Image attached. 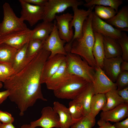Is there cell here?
<instances>
[{
    "instance_id": "obj_1",
    "label": "cell",
    "mask_w": 128,
    "mask_h": 128,
    "mask_svg": "<svg viewBox=\"0 0 128 128\" xmlns=\"http://www.w3.org/2000/svg\"><path fill=\"white\" fill-rule=\"evenodd\" d=\"M50 54L42 49L25 67L4 82V87L9 91V99L17 105L20 116L37 100L47 101L42 92L41 77L44 64Z\"/></svg>"
},
{
    "instance_id": "obj_2",
    "label": "cell",
    "mask_w": 128,
    "mask_h": 128,
    "mask_svg": "<svg viewBox=\"0 0 128 128\" xmlns=\"http://www.w3.org/2000/svg\"><path fill=\"white\" fill-rule=\"evenodd\" d=\"M92 12L84 23L82 35L69 44H66L64 48L66 52L78 55L84 59L91 66L97 67L92 53L95 37L91 26Z\"/></svg>"
},
{
    "instance_id": "obj_3",
    "label": "cell",
    "mask_w": 128,
    "mask_h": 128,
    "mask_svg": "<svg viewBox=\"0 0 128 128\" xmlns=\"http://www.w3.org/2000/svg\"><path fill=\"white\" fill-rule=\"evenodd\" d=\"M65 59L67 70L70 75L82 78L89 83L93 82L95 68L90 65L84 59L78 55L68 52Z\"/></svg>"
},
{
    "instance_id": "obj_4",
    "label": "cell",
    "mask_w": 128,
    "mask_h": 128,
    "mask_svg": "<svg viewBox=\"0 0 128 128\" xmlns=\"http://www.w3.org/2000/svg\"><path fill=\"white\" fill-rule=\"evenodd\" d=\"M89 83L82 78L71 75L65 82L53 91L54 93L59 99L73 100L86 88Z\"/></svg>"
},
{
    "instance_id": "obj_5",
    "label": "cell",
    "mask_w": 128,
    "mask_h": 128,
    "mask_svg": "<svg viewBox=\"0 0 128 128\" xmlns=\"http://www.w3.org/2000/svg\"><path fill=\"white\" fill-rule=\"evenodd\" d=\"M3 8L4 17L0 23V36L27 28L24 21L17 16L8 3H5Z\"/></svg>"
},
{
    "instance_id": "obj_6",
    "label": "cell",
    "mask_w": 128,
    "mask_h": 128,
    "mask_svg": "<svg viewBox=\"0 0 128 128\" xmlns=\"http://www.w3.org/2000/svg\"><path fill=\"white\" fill-rule=\"evenodd\" d=\"M83 2L78 0H48L45 7L43 20L52 22L55 18L56 14L61 13L69 7L83 5Z\"/></svg>"
},
{
    "instance_id": "obj_7",
    "label": "cell",
    "mask_w": 128,
    "mask_h": 128,
    "mask_svg": "<svg viewBox=\"0 0 128 128\" xmlns=\"http://www.w3.org/2000/svg\"><path fill=\"white\" fill-rule=\"evenodd\" d=\"M54 24L53 30L49 37L44 41L43 46V49L50 53L48 58L58 54L66 56L67 54L64 48L65 44L67 42L61 39L59 37L55 20H54Z\"/></svg>"
},
{
    "instance_id": "obj_8",
    "label": "cell",
    "mask_w": 128,
    "mask_h": 128,
    "mask_svg": "<svg viewBox=\"0 0 128 128\" xmlns=\"http://www.w3.org/2000/svg\"><path fill=\"white\" fill-rule=\"evenodd\" d=\"M22 8L20 17L23 21L28 22L31 26H32L39 21L43 20L45 7L36 5L26 2L23 0H20Z\"/></svg>"
},
{
    "instance_id": "obj_9",
    "label": "cell",
    "mask_w": 128,
    "mask_h": 128,
    "mask_svg": "<svg viewBox=\"0 0 128 128\" xmlns=\"http://www.w3.org/2000/svg\"><path fill=\"white\" fill-rule=\"evenodd\" d=\"M32 31L27 28L0 36V44H5L18 50L29 42Z\"/></svg>"
},
{
    "instance_id": "obj_10",
    "label": "cell",
    "mask_w": 128,
    "mask_h": 128,
    "mask_svg": "<svg viewBox=\"0 0 128 128\" xmlns=\"http://www.w3.org/2000/svg\"><path fill=\"white\" fill-rule=\"evenodd\" d=\"M95 5H93L87 10L83 9H79L78 6H75L72 8L74 12L73 18L70 23L69 27L70 29H72L73 27L75 31L73 38L71 41L67 44H70L74 39L79 38L82 35V31L83 24L85 21L88 16L92 12Z\"/></svg>"
},
{
    "instance_id": "obj_11",
    "label": "cell",
    "mask_w": 128,
    "mask_h": 128,
    "mask_svg": "<svg viewBox=\"0 0 128 128\" xmlns=\"http://www.w3.org/2000/svg\"><path fill=\"white\" fill-rule=\"evenodd\" d=\"M41 113V115L39 119L30 123L34 128L38 126L42 128H60L59 116L53 108L50 106L44 107Z\"/></svg>"
},
{
    "instance_id": "obj_12",
    "label": "cell",
    "mask_w": 128,
    "mask_h": 128,
    "mask_svg": "<svg viewBox=\"0 0 128 128\" xmlns=\"http://www.w3.org/2000/svg\"><path fill=\"white\" fill-rule=\"evenodd\" d=\"M91 26L94 32L99 33L103 36L117 40L121 37L122 31L114 27L104 21L92 12Z\"/></svg>"
},
{
    "instance_id": "obj_13",
    "label": "cell",
    "mask_w": 128,
    "mask_h": 128,
    "mask_svg": "<svg viewBox=\"0 0 128 128\" xmlns=\"http://www.w3.org/2000/svg\"><path fill=\"white\" fill-rule=\"evenodd\" d=\"M92 83L95 94H105L110 91L117 89L115 83L113 82L100 67L95 68V79Z\"/></svg>"
},
{
    "instance_id": "obj_14",
    "label": "cell",
    "mask_w": 128,
    "mask_h": 128,
    "mask_svg": "<svg viewBox=\"0 0 128 128\" xmlns=\"http://www.w3.org/2000/svg\"><path fill=\"white\" fill-rule=\"evenodd\" d=\"M73 16L72 14L69 13L55 16L56 24L59 37L67 43L71 41L74 35L73 29H70L69 27V23Z\"/></svg>"
},
{
    "instance_id": "obj_15",
    "label": "cell",
    "mask_w": 128,
    "mask_h": 128,
    "mask_svg": "<svg viewBox=\"0 0 128 128\" xmlns=\"http://www.w3.org/2000/svg\"><path fill=\"white\" fill-rule=\"evenodd\" d=\"M66 56L62 54L56 55L48 58L45 62L42 70L41 84L45 83L58 70L65 59Z\"/></svg>"
},
{
    "instance_id": "obj_16",
    "label": "cell",
    "mask_w": 128,
    "mask_h": 128,
    "mask_svg": "<svg viewBox=\"0 0 128 128\" xmlns=\"http://www.w3.org/2000/svg\"><path fill=\"white\" fill-rule=\"evenodd\" d=\"M71 75L67 71L65 59L58 70L45 83L47 88L53 91L57 89L65 82Z\"/></svg>"
},
{
    "instance_id": "obj_17",
    "label": "cell",
    "mask_w": 128,
    "mask_h": 128,
    "mask_svg": "<svg viewBox=\"0 0 128 128\" xmlns=\"http://www.w3.org/2000/svg\"><path fill=\"white\" fill-rule=\"evenodd\" d=\"M123 61L121 56L107 58L105 57L101 69L106 75L113 82H115L121 72L120 66Z\"/></svg>"
},
{
    "instance_id": "obj_18",
    "label": "cell",
    "mask_w": 128,
    "mask_h": 128,
    "mask_svg": "<svg viewBox=\"0 0 128 128\" xmlns=\"http://www.w3.org/2000/svg\"><path fill=\"white\" fill-rule=\"evenodd\" d=\"M100 119L105 122H119L128 116V104L124 103L109 111H102Z\"/></svg>"
},
{
    "instance_id": "obj_19",
    "label": "cell",
    "mask_w": 128,
    "mask_h": 128,
    "mask_svg": "<svg viewBox=\"0 0 128 128\" xmlns=\"http://www.w3.org/2000/svg\"><path fill=\"white\" fill-rule=\"evenodd\" d=\"M94 94L93 83H89L86 88L74 99L82 106L84 116L95 117L91 113L90 107L91 100Z\"/></svg>"
},
{
    "instance_id": "obj_20",
    "label": "cell",
    "mask_w": 128,
    "mask_h": 128,
    "mask_svg": "<svg viewBox=\"0 0 128 128\" xmlns=\"http://www.w3.org/2000/svg\"><path fill=\"white\" fill-rule=\"evenodd\" d=\"M122 32L128 31V6L124 5L110 19L105 21Z\"/></svg>"
},
{
    "instance_id": "obj_21",
    "label": "cell",
    "mask_w": 128,
    "mask_h": 128,
    "mask_svg": "<svg viewBox=\"0 0 128 128\" xmlns=\"http://www.w3.org/2000/svg\"><path fill=\"white\" fill-rule=\"evenodd\" d=\"M53 109L59 116L60 128H69L73 123L78 120H73L68 108L59 102H54Z\"/></svg>"
},
{
    "instance_id": "obj_22",
    "label": "cell",
    "mask_w": 128,
    "mask_h": 128,
    "mask_svg": "<svg viewBox=\"0 0 128 128\" xmlns=\"http://www.w3.org/2000/svg\"><path fill=\"white\" fill-rule=\"evenodd\" d=\"M28 42L21 48L17 50L15 54L12 65L14 71V75L25 67L36 56L29 58L27 57V50Z\"/></svg>"
},
{
    "instance_id": "obj_23",
    "label": "cell",
    "mask_w": 128,
    "mask_h": 128,
    "mask_svg": "<svg viewBox=\"0 0 128 128\" xmlns=\"http://www.w3.org/2000/svg\"><path fill=\"white\" fill-rule=\"evenodd\" d=\"M54 26V23L52 22L43 21L32 30L30 39L45 41L52 31Z\"/></svg>"
},
{
    "instance_id": "obj_24",
    "label": "cell",
    "mask_w": 128,
    "mask_h": 128,
    "mask_svg": "<svg viewBox=\"0 0 128 128\" xmlns=\"http://www.w3.org/2000/svg\"><path fill=\"white\" fill-rule=\"evenodd\" d=\"M103 42L106 58L122 56L121 49L117 40L110 37L103 36Z\"/></svg>"
},
{
    "instance_id": "obj_25",
    "label": "cell",
    "mask_w": 128,
    "mask_h": 128,
    "mask_svg": "<svg viewBox=\"0 0 128 128\" xmlns=\"http://www.w3.org/2000/svg\"><path fill=\"white\" fill-rule=\"evenodd\" d=\"M95 41L92 49V53L95 59L97 67L102 69L105 57L103 36L101 34L94 32Z\"/></svg>"
},
{
    "instance_id": "obj_26",
    "label": "cell",
    "mask_w": 128,
    "mask_h": 128,
    "mask_svg": "<svg viewBox=\"0 0 128 128\" xmlns=\"http://www.w3.org/2000/svg\"><path fill=\"white\" fill-rule=\"evenodd\" d=\"M105 94L106 99V103L102 110L103 111L110 110L125 103L123 99L118 94L117 89L111 90Z\"/></svg>"
},
{
    "instance_id": "obj_27",
    "label": "cell",
    "mask_w": 128,
    "mask_h": 128,
    "mask_svg": "<svg viewBox=\"0 0 128 128\" xmlns=\"http://www.w3.org/2000/svg\"><path fill=\"white\" fill-rule=\"evenodd\" d=\"M106 99L105 94H95L93 96L90 104V110L92 115L95 117L106 105Z\"/></svg>"
},
{
    "instance_id": "obj_28",
    "label": "cell",
    "mask_w": 128,
    "mask_h": 128,
    "mask_svg": "<svg viewBox=\"0 0 128 128\" xmlns=\"http://www.w3.org/2000/svg\"><path fill=\"white\" fill-rule=\"evenodd\" d=\"M17 50L5 44H0V63H6L12 66Z\"/></svg>"
},
{
    "instance_id": "obj_29",
    "label": "cell",
    "mask_w": 128,
    "mask_h": 128,
    "mask_svg": "<svg viewBox=\"0 0 128 128\" xmlns=\"http://www.w3.org/2000/svg\"><path fill=\"white\" fill-rule=\"evenodd\" d=\"M86 3L83 5L85 7L90 8L93 5H100L109 6L117 12L118 11L119 7L123 3L122 0H85Z\"/></svg>"
},
{
    "instance_id": "obj_30",
    "label": "cell",
    "mask_w": 128,
    "mask_h": 128,
    "mask_svg": "<svg viewBox=\"0 0 128 128\" xmlns=\"http://www.w3.org/2000/svg\"><path fill=\"white\" fill-rule=\"evenodd\" d=\"M94 7L95 14L101 19L105 20L112 18L117 12L113 8L109 6L96 5Z\"/></svg>"
},
{
    "instance_id": "obj_31",
    "label": "cell",
    "mask_w": 128,
    "mask_h": 128,
    "mask_svg": "<svg viewBox=\"0 0 128 128\" xmlns=\"http://www.w3.org/2000/svg\"><path fill=\"white\" fill-rule=\"evenodd\" d=\"M44 41L30 39L27 50V58L35 56L43 49Z\"/></svg>"
},
{
    "instance_id": "obj_32",
    "label": "cell",
    "mask_w": 128,
    "mask_h": 128,
    "mask_svg": "<svg viewBox=\"0 0 128 128\" xmlns=\"http://www.w3.org/2000/svg\"><path fill=\"white\" fill-rule=\"evenodd\" d=\"M68 108L73 120H78L84 116L82 106L74 100H73L69 102Z\"/></svg>"
},
{
    "instance_id": "obj_33",
    "label": "cell",
    "mask_w": 128,
    "mask_h": 128,
    "mask_svg": "<svg viewBox=\"0 0 128 128\" xmlns=\"http://www.w3.org/2000/svg\"><path fill=\"white\" fill-rule=\"evenodd\" d=\"M96 123L95 117L83 116L73 123L71 128H92Z\"/></svg>"
},
{
    "instance_id": "obj_34",
    "label": "cell",
    "mask_w": 128,
    "mask_h": 128,
    "mask_svg": "<svg viewBox=\"0 0 128 128\" xmlns=\"http://www.w3.org/2000/svg\"><path fill=\"white\" fill-rule=\"evenodd\" d=\"M122 51L123 60L128 62V36L124 32H122L121 37L117 40Z\"/></svg>"
},
{
    "instance_id": "obj_35",
    "label": "cell",
    "mask_w": 128,
    "mask_h": 128,
    "mask_svg": "<svg viewBox=\"0 0 128 128\" xmlns=\"http://www.w3.org/2000/svg\"><path fill=\"white\" fill-rule=\"evenodd\" d=\"M115 83L117 90H121L128 86V71H121L118 75Z\"/></svg>"
},
{
    "instance_id": "obj_36",
    "label": "cell",
    "mask_w": 128,
    "mask_h": 128,
    "mask_svg": "<svg viewBox=\"0 0 128 128\" xmlns=\"http://www.w3.org/2000/svg\"><path fill=\"white\" fill-rule=\"evenodd\" d=\"M0 69L6 80L14 75V71L12 66L7 64L0 63Z\"/></svg>"
},
{
    "instance_id": "obj_37",
    "label": "cell",
    "mask_w": 128,
    "mask_h": 128,
    "mask_svg": "<svg viewBox=\"0 0 128 128\" xmlns=\"http://www.w3.org/2000/svg\"><path fill=\"white\" fill-rule=\"evenodd\" d=\"M14 119L10 113L0 110V122L3 123H12Z\"/></svg>"
},
{
    "instance_id": "obj_38",
    "label": "cell",
    "mask_w": 128,
    "mask_h": 128,
    "mask_svg": "<svg viewBox=\"0 0 128 128\" xmlns=\"http://www.w3.org/2000/svg\"><path fill=\"white\" fill-rule=\"evenodd\" d=\"M117 91L118 94L123 99L125 103L128 104V86Z\"/></svg>"
},
{
    "instance_id": "obj_39",
    "label": "cell",
    "mask_w": 128,
    "mask_h": 128,
    "mask_svg": "<svg viewBox=\"0 0 128 128\" xmlns=\"http://www.w3.org/2000/svg\"><path fill=\"white\" fill-rule=\"evenodd\" d=\"M25 2L34 5L42 7H45L48 0H23Z\"/></svg>"
},
{
    "instance_id": "obj_40",
    "label": "cell",
    "mask_w": 128,
    "mask_h": 128,
    "mask_svg": "<svg viewBox=\"0 0 128 128\" xmlns=\"http://www.w3.org/2000/svg\"><path fill=\"white\" fill-rule=\"evenodd\" d=\"M97 124L99 127L96 128H115L109 121L105 122L100 119L97 121Z\"/></svg>"
},
{
    "instance_id": "obj_41",
    "label": "cell",
    "mask_w": 128,
    "mask_h": 128,
    "mask_svg": "<svg viewBox=\"0 0 128 128\" xmlns=\"http://www.w3.org/2000/svg\"><path fill=\"white\" fill-rule=\"evenodd\" d=\"M115 128H128V118L121 122L115 123L113 125Z\"/></svg>"
},
{
    "instance_id": "obj_42",
    "label": "cell",
    "mask_w": 128,
    "mask_h": 128,
    "mask_svg": "<svg viewBox=\"0 0 128 128\" xmlns=\"http://www.w3.org/2000/svg\"><path fill=\"white\" fill-rule=\"evenodd\" d=\"M9 92L8 90L0 92V104H1L9 97Z\"/></svg>"
},
{
    "instance_id": "obj_43",
    "label": "cell",
    "mask_w": 128,
    "mask_h": 128,
    "mask_svg": "<svg viewBox=\"0 0 128 128\" xmlns=\"http://www.w3.org/2000/svg\"><path fill=\"white\" fill-rule=\"evenodd\" d=\"M121 71H128V62L123 60L120 66Z\"/></svg>"
},
{
    "instance_id": "obj_44",
    "label": "cell",
    "mask_w": 128,
    "mask_h": 128,
    "mask_svg": "<svg viewBox=\"0 0 128 128\" xmlns=\"http://www.w3.org/2000/svg\"><path fill=\"white\" fill-rule=\"evenodd\" d=\"M0 128H16L12 123H0Z\"/></svg>"
},
{
    "instance_id": "obj_45",
    "label": "cell",
    "mask_w": 128,
    "mask_h": 128,
    "mask_svg": "<svg viewBox=\"0 0 128 128\" xmlns=\"http://www.w3.org/2000/svg\"><path fill=\"white\" fill-rule=\"evenodd\" d=\"M6 79L0 69V82H4Z\"/></svg>"
},
{
    "instance_id": "obj_46",
    "label": "cell",
    "mask_w": 128,
    "mask_h": 128,
    "mask_svg": "<svg viewBox=\"0 0 128 128\" xmlns=\"http://www.w3.org/2000/svg\"><path fill=\"white\" fill-rule=\"evenodd\" d=\"M21 128H34L30 124H24L21 127Z\"/></svg>"
},
{
    "instance_id": "obj_47",
    "label": "cell",
    "mask_w": 128,
    "mask_h": 128,
    "mask_svg": "<svg viewBox=\"0 0 128 128\" xmlns=\"http://www.w3.org/2000/svg\"><path fill=\"white\" fill-rule=\"evenodd\" d=\"M3 85L2 84V82H0V89L2 87Z\"/></svg>"
},
{
    "instance_id": "obj_48",
    "label": "cell",
    "mask_w": 128,
    "mask_h": 128,
    "mask_svg": "<svg viewBox=\"0 0 128 128\" xmlns=\"http://www.w3.org/2000/svg\"><path fill=\"white\" fill-rule=\"evenodd\" d=\"M1 123V122H0V123Z\"/></svg>"
}]
</instances>
